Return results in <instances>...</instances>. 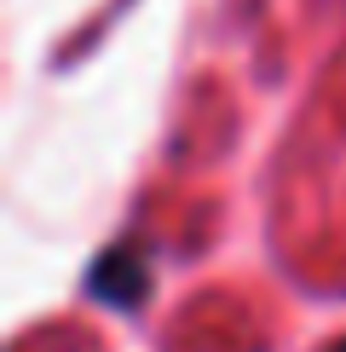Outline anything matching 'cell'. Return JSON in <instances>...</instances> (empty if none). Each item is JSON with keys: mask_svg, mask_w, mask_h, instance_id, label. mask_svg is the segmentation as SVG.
Instances as JSON below:
<instances>
[{"mask_svg": "<svg viewBox=\"0 0 346 352\" xmlns=\"http://www.w3.org/2000/svg\"><path fill=\"white\" fill-rule=\"evenodd\" d=\"M323 352H346V335H341V341H329V346H323Z\"/></svg>", "mask_w": 346, "mask_h": 352, "instance_id": "obj_2", "label": "cell"}, {"mask_svg": "<svg viewBox=\"0 0 346 352\" xmlns=\"http://www.w3.org/2000/svg\"><path fill=\"white\" fill-rule=\"evenodd\" d=\"M156 289V272H150V254L139 243H110L104 254L86 266V295L115 306V312H139Z\"/></svg>", "mask_w": 346, "mask_h": 352, "instance_id": "obj_1", "label": "cell"}]
</instances>
